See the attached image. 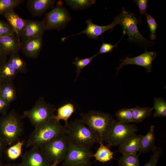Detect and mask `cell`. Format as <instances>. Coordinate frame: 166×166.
Here are the masks:
<instances>
[{"instance_id":"cell-23","label":"cell","mask_w":166,"mask_h":166,"mask_svg":"<svg viewBox=\"0 0 166 166\" xmlns=\"http://www.w3.org/2000/svg\"><path fill=\"white\" fill-rule=\"evenodd\" d=\"M57 114L54 118L59 121L60 120H64L65 122V126L68 124V119L75 111V108L73 104L71 103H67L59 107L56 109Z\"/></svg>"},{"instance_id":"cell-12","label":"cell","mask_w":166,"mask_h":166,"mask_svg":"<svg viewBox=\"0 0 166 166\" xmlns=\"http://www.w3.org/2000/svg\"><path fill=\"white\" fill-rule=\"evenodd\" d=\"M21 163L23 166H51L52 164L37 147H32L22 156Z\"/></svg>"},{"instance_id":"cell-31","label":"cell","mask_w":166,"mask_h":166,"mask_svg":"<svg viewBox=\"0 0 166 166\" xmlns=\"http://www.w3.org/2000/svg\"><path fill=\"white\" fill-rule=\"evenodd\" d=\"M132 108H124L118 110L116 113L118 121L123 123L128 124L132 121Z\"/></svg>"},{"instance_id":"cell-4","label":"cell","mask_w":166,"mask_h":166,"mask_svg":"<svg viewBox=\"0 0 166 166\" xmlns=\"http://www.w3.org/2000/svg\"><path fill=\"white\" fill-rule=\"evenodd\" d=\"M80 116V120L92 130L101 142L104 141L115 121L110 115L97 111L81 113Z\"/></svg>"},{"instance_id":"cell-24","label":"cell","mask_w":166,"mask_h":166,"mask_svg":"<svg viewBox=\"0 0 166 166\" xmlns=\"http://www.w3.org/2000/svg\"><path fill=\"white\" fill-rule=\"evenodd\" d=\"M100 146L96 153L93 155L96 160L101 162H105L111 160L113 157L114 152L109 148L104 145L103 142L99 143Z\"/></svg>"},{"instance_id":"cell-33","label":"cell","mask_w":166,"mask_h":166,"mask_svg":"<svg viewBox=\"0 0 166 166\" xmlns=\"http://www.w3.org/2000/svg\"><path fill=\"white\" fill-rule=\"evenodd\" d=\"M97 55L96 54L89 57L81 58L79 57L75 58L73 64L75 65L77 68L76 72L77 76L75 81H76L79 77L82 69L92 61V60Z\"/></svg>"},{"instance_id":"cell-8","label":"cell","mask_w":166,"mask_h":166,"mask_svg":"<svg viewBox=\"0 0 166 166\" xmlns=\"http://www.w3.org/2000/svg\"><path fill=\"white\" fill-rule=\"evenodd\" d=\"M138 130L135 124L123 123L115 120L104 141L106 142V146L109 148L117 146Z\"/></svg>"},{"instance_id":"cell-34","label":"cell","mask_w":166,"mask_h":166,"mask_svg":"<svg viewBox=\"0 0 166 166\" xmlns=\"http://www.w3.org/2000/svg\"><path fill=\"white\" fill-rule=\"evenodd\" d=\"M146 16L150 32L149 38L151 40H153L156 37V30L158 26V24L156 22L155 19L152 15L147 14Z\"/></svg>"},{"instance_id":"cell-41","label":"cell","mask_w":166,"mask_h":166,"mask_svg":"<svg viewBox=\"0 0 166 166\" xmlns=\"http://www.w3.org/2000/svg\"><path fill=\"white\" fill-rule=\"evenodd\" d=\"M7 56L0 49V64L7 60Z\"/></svg>"},{"instance_id":"cell-18","label":"cell","mask_w":166,"mask_h":166,"mask_svg":"<svg viewBox=\"0 0 166 166\" xmlns=\"http://www.w3.org/2000/svg\"><path fill=\"white\" fill-rule=\"evenodd\" d=\"M142 136L135 133L132 135L119 145L118 151L123 154H136Z\"/></svg>"},{"instance_id":"cell-46","label":"cell","mask_w":166,"mask_h":166,"mask_svg":"<svg viewBox=\"0 0 166 166\" xmlns=\"http://www.w3.org/2000/svg\"><path fill=\"white\" fill-rule=\"evenodd\" d=\"M0 166H5L2 164V163L0 160Z\"/></svg>"},{"instance_id":"cell-45","label":"cell","mask_w":166,"mask_h":166,"mask_svg":"<svg viewBox=\"0 0 166 166\" xmlns=\"http://www.w3.org/2000/svg\"><path fill=\"white\" fill-rule=\"evenodd\" d=\"M57 164H52L51 166H57Z\"/></svg>"},{"instance_id":"cell-14","label":"cell","mask_w":166,"mask_h":166,"mask_svg":"<svg viewBox=\"0 0 166 166\" xmlns=\"http://www.w3.org/2000/svg\"><path fill=\"white\" fill-rule=\"evenodd\" d=\"M43 42V36L22 39L20 42V50L27 57L36 59L41 51Z\"/></svg>"},{"instance_id":"cell-43","label":"cell","mask_w":166,"mask_h":166,"mask_svg":"<svg viewBox=\"0 0 166 166\" xmlns=\"http://www.w3.org/2000/svg\"><path fill=\"white\" fill-rule=\"evenodd\" d=\"M6 166H23L20 163L19 164H9Z\"/></svg>"},{"instance_id":"cell-3","label":"cell","mask_w":166,"mask_h":166,"mask_svg":"<svg viewBox=\"0 0 166 166\" xmlns=\"http://www.w3.org/2000/svg\"><path fill=\"white\" fill-rule=\"evenodd\" d=\"M65 127L70 144L90 149L95 143L100 142L96 134L80 119L70 122Z\"/></svg>"},{"instance_id":"cell-40","label":"cell","mask_w":166,"mask_h":166,"mask_svg":"<svg viewBox=\"0 0 166 166\" xmlns=\"http://www.w3.org/2000/svg\"><path fill=\"white\" fill-rule=\"evenodd\" d=\"M7 145L5 142L0 135V156Z\"/></svg>"},{"instance_id":"cell-15","label":"cell","mask_w":166,"mask_h":166,"mask_svg":"<svg viewBox=\"0 0 166 166\" xmlns=\"http://www.w3.org/2000/svg\"><path fill=\"white\" fill-rule=\"evenodd\" d=\"M25 25L19 34L22 40L28 38L43 36L46 30L44 19L41 21L32 20H26Z\"/></svg>"},{"instance_id":"cell-44","label":"cell","mask_w":166,"mask_h":166,"mask_svg":"<svg viewBox=\"0 0 166 166\" xmlns=\"http://www.w3.org/2000/svg\"><path fill=\"white\" fill-rule=\"evenodd\" d=\"M3 81L0 74V86L3 82Z\"/></svg>"},{"instance_id":"cell-30","label":"cell","mask_w":166,"mask_h":166,"mask_svg":"<svg viewBox=\"0 0 166 166\" xmlns=\"http://www.w3.org/2000/svg\"><path fill=\"white\" fill-rule=\"evenodd\" d=\"M65 3L74 10H79L88 8L95 2L93 0H65Z\"/></svg>"},{"instance_id":"cell-19","label":"cell","mask_w":166,"mask_h":166,"mask_svg":"<svg viewBox=\"0 0 166 166\" xmlns=\"http://www.w3.org/2000/svg\"><path fill=\"white\" fill-rule=\"evenodd\" d=\"M154 128V126L151 125L147 133L142 136L138 150L139 155L142 153H145L152 151L156 147Z\"/></svg>"},{"instance_id":"cell-7","label":"cell","mask_w":166,"mask_h":166,"mask_svg":"<svg viewBox=\"0 0 166 166\" xmlns=\"http://www.w3.org/2000/svg\"><path fill=\"white\" fill-rule=\"evenodd\" d=\"M69 144L66 134L60 135L38 148L52 164H58L65 157Z\"/></svg>"},{"instance_id":"cell-9","label":"cell","mask_w":166,"mask_h":166,"mask_svg":"<svg viewBox=\"0 0 166 166\" xmlns=\"http://www.w3.org/2000/svg\"><path fill=\"white\" fill-rule=\"evenodd\" d=\"M71 20L70 16L61 1L57 2L55 6L46 15L44 20L46 30L64 28Z\"/></svg>"},{"instance_id":"cell-2","label":"cell","mask_w":166,"mask_h":166,"mask_svg":"<svg viewBox=\"0 0 166 166\" xmlns=\"http://www.w3.org/2000/svg\"><path fill=\"white\" fill-rule=\"evenodd\" d=\"M23 118L14 109L0 117V135L7 145L17 142L23 132Z\"/></svg>"},{"instance_id":"cell-1","label":"cell","mask_w":166,"mask_h":166,"mask_svg":"<svg viewBox=\"0 0 166 166\" xmlns=\"http://www.w3.org/2000/svg\"><path fill=\"white\" fill-rule=\"evenodd\" d=\"M66 133L65 126L53 118L35 127L26 141V147L39 148L56 136Z\"/></svg>"},{"instance_id":"cell-22","label":"cell","mask_w":166,"mask_h":166,"mask_svg":"<svg viewBox=\"0 0 166 166\" xmlns=\"http://www.w3.org/2000/svg\"><path fill=\"white\" fill-rule=\"evenodd\" d=\"M18 73L8 60L0 64V74L3 82L13 81Z\"/></svg>"},{"instance_id":"cell-36","label":"cell","mask_w":166,"mask_h":166,"mask_svg":"<svg viewBox=\"0 0 166 166\" xmlns=\"http://www.w3.org/2000/svg\"><path fill=\"white\" fill-rule=\"evenodd\" d=\"M14 33V30L8 23L0 19V37Z\"/></svg>"},{"instance_id":"cell-16","label":"cell","mask_w":166,"mask_h":166,"mask_svg":"<svg viewBox=\"0 0 166 166\" xmlns=\"http://www.w3.org/2000/svg\"><path fill=\"white\" fill-rule=\"evenodd\" d=\"M20 41L14 33L0 37V49L6 55L18 52Z\"/></svg>"},{"instance_id":"cell-29","label":"cell","mask_w":166,"mask_h":166,"mask_svg":"<svg viewBox=\"0 0 166 166\" xmlns=\"http://www.w3.org/2000/svg\"><path fill=\"white\" fill-rule=\"evenodd\" d=\"M23 0H0V15L18 6Z\"/></svg>"},{"instance_id":"cell-5","label":"cell","mask_w":166,"mask_h":166,"mask_svg":"<svg viewBox=\"0 0 166 166\" xmlns=\"http://www.w3.org/2000/svg\"><path fill=\"white\" fill-rule=\"evenodd\" d=\"M118 16V24L120 25L123 30V36L126 34L130 42L142 47L153 45L154 42L144 38L140 32L137 25L138 21L134 14L123 8Z\"/></svg>"},{"instance_id":"cell-20","label":"cell","mask_w":166,"mask_h":166,"mask_svg":"<svg viewBox=\"0 0 166 166\" xmlns=\"http://www.w3.org/2000/svg\"><path fill=\"white\" fill-rule=\"evenodd\" d=\"M3 15L14 30L17 38L20 39L19 34L25 25L26 20L21 18L14 10L9 11Z\"/></svg>"},{"instance_id":"cell-17","label":"cell","mask_w":166,"mask_h":166,"mask_svg":"<svg viewBox=\"0 0 166 166\" xmlns=\"http://www.w3.org/2000/svg\"><path fill=\"white\" fill-rule=\"evenodd\" d=\"M56 2L55 0H29L27 6L32 15L39 17L48 9L53 7Z\"/></svg>"},{"instance_id":"cell-38","label":"cell","mask_w":166,"mask_h":166,"mask_svg":"<svg viewBox=\"0 0 166 166\" xmlns=\"http://www.w3.org/2000/svg\"><path fill=\"white\" fill-rule=\"evenodd\" d=\"M118 43L115 45H113L110 43L103 42L101 45L98 52L97 54L98 55L100 54L111 52L114 48H118Z\"/></svg>"},{"instance_id":"cell-21","label":"cell","mask_w":166,"mask_h":166,"mask_svg":"<svg viewBox=\"0 0 166 166\" xmlns=\"http://www.w3.org/2000/svg\"><path fill=\"white\" fill-rule=\"evenodd\" d=\"M0 94L4 99L10 104L17 98V93L13 81H4L0 86Z\"/></svg>"},{"instance_id":"cell-37","label":"cell","mask_w":166,"mask_h":166,"mask_svg":"<svg viewBox=\"0 0 166 166\" xmlns=\"http://www.w3.org/2000/svg\"><path fill=\"white\" fill-rule=\"evenodd\" d=\"M132 2L136 3L137 5L140 13V16L139 20L140 22L142 15L144 14L146 15L147 13L146 12L148 0H134Z\"/></svg>"},{"instance_id":"cell-39","label":"cell","mask_w":166,"mask_h":166,"mask_svg":"<svg viewBox=\"0 0 166 166\" xmlns=\"http://www.w3.org/2000/svg\"><path fill=\"white\" fill-rule=\"evenodd\" d=\"M10 105V104L7 102L0 94V114L3 115L6 113Z\"/></svg>"},{"instance_id":"cell-26","label":"cell","mask_w":166,"mask_h":166,"mask_svg":"<svg viewBox=\"0 0 166 166\" xmlns=\"http://www.w3.org/2000/svg\"><path fill=\"white\" fill-rule=\"evenodd\" d=\"M133 118L132 122L140 123L144 119L150 116L153 107H142L138 106L133 108Z\"/></svg>"},{"instance_id":"cell-27","label":"cell","mask_w":166,"mask_h":166,"mask_svg":"<svg viewBox=\"0 0 166 166\" xmlns=\"http://www.w3.org/2000/svg\"><path fill=\"white\" fill-rule=\"evenodd\" d=\"M155 112L153 117H164L166 116V102L162 98H155L154 100V106L153 107Z\"/></svg>"},{"instance_id":"cell-32","label":"cell","mask_w":166,"mask_h":166,"mask_svg":"<svg viewBox=\"0 0 166 166\" xmlns=\"http://www.w3.org/2000/svg\"><path fill=\"white\" fill-rule=\"evenodd\" d=\"M23 144V141L18 140L14 144L10 145L6 151L8 157L11 160H14L18 157L21 155Z\"/></svg>"},{"instance_id":"cell-10","label":"cell","mask_w":166,"mask_h":166,"mask_svg":"<svg viewBox=\"0 0 166 166\" xmlns=\"http://www.w3.org/2000/svg\"><path fill=\"white\" fill-rule=\"evenodd\" d=\"M93 155L90 149L69 143L63 165L69 166L90 162Z\"/></svg>"},{"instance_id":"cell-11","label":"cell","mask_w":166,"mask_h":166,"mask_svg":"<svg viewBox=\"0 0 166 166\" xmlns=\"http://www.w3.org/2000/svg\"><path fill=\"white\" fill-rule=\"evenodd\" d=\"M156 55V53L155 51H148L146 49L143 53L137 56L133 57L126 56L125 58L121 60V62L116 68L117 73L124 66L129 64L143 67L146 69L147 72H150L152 69V62Z\"/></svg>"},{"instance_id":"cell-42","label":"cell","mask_w":166,"mask_h":166,"mask_svg":"<svg viewBox=\"0 0 166 166\" xmlns=\"http://www.w3.org/2000/svg\"><path fill=\"white\" fill-rule=\"evenodd\" d=\"M69 166H91V163L90 162L87 163H82L71 165Z\"/></svg>"},{"instance_id":"cell-35","label":"cell","mask_w":166,"mask_h":166,"mask_svg":"<svg viewBox=\"0 0 166 166\" xmlns=\"http://www.w3.org/2000/svg\"><path fill=\"white\" fill-rule=\"evenodd\" d=\"M152 154L149 161L144 166H156L158 160L160 156L162 151L160 147H156L152 151Z\"/></svg>"},{"instance_id":"cell-25","label":"cell","mask_w":166,"mask_h":166,"mask_svg":"<svg viewBox=\"0 0 166 166\" xmlns=\"http://www.w3.org/2000/svg\"><path fill=\"white\" fill-rule=\"evenodd\" d=\"M8 60L18 73L26 74L27 73L26 64L20 57L18 52L10 55Z\"/></svg>"},{"instance_id":"cell-28","label":"cell","mask_w":166,"mask_h":166,"mask_svg":"<svg viewBox=\"0 0 166 166\" xmlns=\"http://www.w3.org/2000/svg\"><path fill=\"white\" fill-rule=\"evenodd\" d=\"M119 166H139V155L136 154H123L118 161Z\"/></svg>"},{"instance_id":"cell-13","label":"cell","mask_w":166,"mask_h":166,"mask_svg":"<svg viewBox=\"0 0 166 166\" xmlns=\"http://www.w3.org/2000/svg\"><path fill=\"white\" fill-rule=\"evenodd\" d=\"M119 20V16H118L115 18L111 23L107 26H102L95 24L92 22L91 20L88 19L86 22L87 27L85 30L72 36L63 37L61 38V41L64 42L67 38L81 34H85L91 38L97 39L99 36L101 35L105 31L118 24Z\"/></svg>"},{"instance_id":"cell-6","label":"cell","mask_w":166,"mask_h":166,"mask_svg":"<svg viewBox=\"0 0 166 166\" xmlns=\"http://www.w3.org/2000/svg\"><path fill=\"white\" fill-rule=\"evenodd\" d=\"M57 109L54 105L48 103L43 97H40L34 105L29 110L24 111L22 116L28 118L34 127L54 118Z\"/></svg>"}]
</instances>
